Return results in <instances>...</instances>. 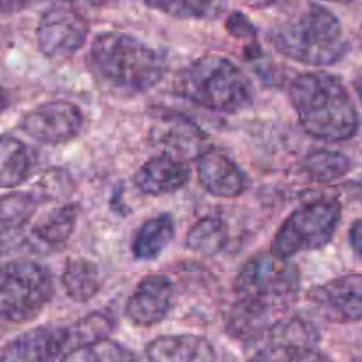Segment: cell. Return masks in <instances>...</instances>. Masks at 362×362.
<instances>
[{"label":"cell","mask_w":362,"mask_h":362,"mask_svg":"<svg viewBox=\"0 0 362 362\" xmlns=\"http://www.w3.org/2000/svg\"><path fill=\"white\" fill-rule=\"evenodd\" d=\"M200 186L212 197L237 198L250 187V177L230 156L221 151H205L197 158Z\"/></svg>","instance_id":"13"},{"label":"cell","mask_w":362,"mask_h":362,"mask_svg":"<svg viewBox=\"0 0 362 362\" xmlns=\"http://www.w3.org/2000/svg\"><path fill=\"white\" fill-rule=\"evenodd\" d=\"M299 288V269L272 253H260L250 258L235 278L237 297L267 304L279 315L296 303Z\"/></svg>","instance_id":"7"},{"label":"cell","mask_w":362,"mask_h":362,"mask_svg":"<svg viewBox=\"0 0 362 362\" xmlns=\"http://www.w3.org/2000/svg\"><path fill=\"white\" fill-rule=\"evenodd\" d=\"M32 0H0V14H11L18 13V11L25 9Z\"/></svg>","instance_id":"29"},{"label":"cell","mask_w":362,"mask_h":362,"mask_svg":"<svg viewBox=\"0 0 362 362\" xmlns=\"http://www.w3.org/2000/svg\"><path fill=\"white\" fill-rule=\"evenodd\" d=\"M148 362H214L216 350L204 336L166 334L145 346Z\"/></svg>","instance_id":"16"},{"label":"cell","mask_w":362,"mask_h":362,"mask_svg":"<svg viewBox=\"0 0 362 362\" xmlns=\"http://www.w3.org/2000/svg\"><path fill=\"white\" fill-rule=\"evenodd\" d=\"M262 345L255 350L247 362H334L318 346L290 345V343L262 339Z\"/></svg>","instance_id":"23"},{"label":"cell","mask_w":362,"mask_h":362,"mask_svg":"<svg viewBox=\"0 0 362 362\" xmlns=\"http://www.w3.org/2000/svg\"><path fill=\"white\" fill-rule=\"evenodd\" d=\"M290 101L303 129L318 140L346 141L361 127L352 95L343 81L327 71H308L293 78Z\"/></svg>","instance_id":"1"},{"label":"cell","mask_w":362,"mask_h":362,"mask_svg":"<svg viewBox=\"0 0 362 362\" xmlns=\"http://www.w3.org/2000/svg\"><path fill=\"white\" fill-rule=\"evenodd\" d=\"M37 48L46 59L66 60L85 45L88 21L66 4L49 7L37 23Z\"/></svg>","instance_id":"8"},{"label":"cell","mask_w":362,"mask_h":362,"mask_svg":"<svg viewBox=\"0 0 362 362\" xmlns=\"http://www.w3.org/2000/svg\"><path fill=\"white\" fill-rule=\"evenodd\" d=\"M308 299L317 304L329 320L339 324L362 322V276H343L313 286Z\"/></svg>","instance_id":"12"},{"label":"cell","mask_w":362,"mask_h":362,"mask_svg":"<svg viewBox=\"0 0 362 362\" xmlns=\"http://www.w3.org/2000/svg\"><path fill=\"white\" fill-rule=\"evenodd\" d=\"M191 179V168L187 163L172 152H163L147 159L134 173L133 182L141 193L152 197H163L179 191Z\"/></svg>","instance_id":"14"},{"label":"cell","mask_w":362,"mask_h":362,"mask_svg":"<svg viewBox=\"0 0 362 362\" xmlns=\"http://www.w3.org/2000/svg\"><path fill=\"white\" fill-rule=\"evenodd\" d=\"M113 331V318L106 313H90L69 327L71 349L108 338Z\"/></svg>","instance_id":"27"},{"label":"cell","mask_w":362,"mask_h":362,"mask_svg":"<svg viewBox=\"0 0 362 362\" xmlns=\"http://www.w3.org/2000/svg\"><path fill=\"white\" fill-rule=\"evenodd\" d=\"M325 2H334V4H350L352 0H325Z\"/></svg>","instance_id":"32"},{"label":"cell","mask_w":362,"mask_h":362,"mask_svg":"<svg viewBox=\"0 0 362 362\" xmlns=\"http://www.w3.org/2000/svg\"><path fill=\"white\" fill-rule=\"evenodd\" d=\"M71 350L69 327L41 325L7 343L0 362H53Z\"/></svg>","instance_id":"11"},{"label":"cell","mask_w":362,"mask_h":362,"mask_svg":"<svg viewBox=\"0 0 362 362\" xmlns=\"http://www.w3.org/2000/svg\"><path fill=\"white\" fill-rule=\"evenodd\" d=\"M59 362H136L133 350L105 338L67 350Z\"/></svg>","instance_id":"25"},{"label":"cell","mask_w":362,"mask_h":362,"mask_svg":"<svg viewBox=\"0 0 362 362\" xmlns=\"http://www.w3.org/2000/svg\"><path fill=\"white\" fill-rule=\"evenodd\" d=\"M148 7L179 20H218L228 0H144Z\"/></svg>","instance_id":"22"},{"label":"cell","mask_w":362,"mask_h":362,"mask_svg":"<svg viewBox=\"0 0 362 362\" xmlns=\"http://www.w3.org/2000/svg\"><path fill=\"white\" fill-rule=\"evenodd\" d=\"M170 127L168 131L165 129L163 134V140L168 147L175 148V156L179 154H187L191 158H198L202 154V145H204L205 136L198 131V127L191 126L189 122H184V120H175V122H168ZM180 158V156H179Z\"/></svg>","instance_id":"26"},{"label":"cell","mask_w":362,"mask_h":362,"mask_svg":"<svg viewBox=\"0 0 362 362\" xmlns=\"http://www.w3.org/2000/svg\"><path fill=\"white\" fill-rule=\"evenodd\" d=\"M52 274L34 260H11L0 265V318L23 324L37 318L52 300Z\"/></svg>","instance_id":"5"},{"label":"cell","mask_w":362,"mask_h":362,"mask_svg":"<svg viewBox=\"0 0 362 362\" xmlns=\"http://www.w3.org/2000/svg\"><path fill=\"white\" fill-rule=\"evenodd\" d=\"M78 205L67 204L48 212L32 228V237L42 246L60 247L69 240L76 228Z\"/></svg>","instance_id":"20"},{"label":"cell","mask_w":362,"mask_h":362,"mask_svg":"<svg viewBox=\"0 0 362 362\" xmlns=\"http://www.w3.org/2000/svg\"><path fill=\"white\" fill-rule=\"evenodd\" d=\"M251 7H269L272 4L279 2V0H246Z\"/></svg>","instance_id":"31"},{"label":"cell","mask_w":362,"mask_h":362,"mask_svg":"<svg viewBox=\"0 0 362 362\" xmlns=\"http://www.w3.org/2000/svg\"><path fill=\"white\" fill-rule=\"evenodd\" d=\"M7 105H9V94H7L6 88L0 85V112H4V110L7 108Z\"/></svg>","instance_id":"30"},{"label":"cell","mask_w":362,"mask_h":362,"mask_svg":"<svg viewBox=\"0 0 362 362\" xmlns=\"http://www.w3.org/2000/svg\"><path fill=\"white\" fill-rule=\"evenodd\" d=\"M300 168L311 182L329 184L349 175L350 170H352V161L343 152L322 148V151L308 154Z\"/></svg>","instance_id":"21"},{"label":"cell","mask_w":362,"mask_h":362,"mask_svg":"<svg viewBox=\"0 0 362 362\" xmlns=\"http://www.w3.org/2000/svg\"><path fill=\"white\" fill-rule=\"evenodd\" d=\"M20 127L39 144H67L80 134L83 127V113L74 103L46 101L25 113Z\"/></svg>","instance_id":"9"},{"label":"cell","mask_w":362,"mask_h":362,"mask_svg":"<svg viewBox=\"0 0 362 362\" xmlns=\"http://www.w3.org/2000/svg\"><path fill=\"white\" fill-rule=\"evenodd\" d=\"M279 318H283V315L269 308L267 304L246 299V297H237V300L226 315L225 327L230 338L246 343V345H255V343H260L264 339L269 329Z\"/></svg>","instance_id":"15"},{"label":"cell","mask_w":362,"mask_h":362,"mask_svg":"<svg viewBox=\"0 0 362 362\" xmlns=\"http://www.w3.org/2000/svg\"><path fill=\"white\" fill-rule=\"evenodd\" d=\"M60 2H80V0H60ZM87 2L95 4V2H99V0H87Z\"/></svg>","instance_id":"33"},{"label":"cell","mask_w":362,"mask_h":362,"mask_svg":"<svg viewBox=\"0 0 362 362\" xmlns=\"http://www.w3.org/2000/svg\"><path fill=\"white\" fill-rule=\"evenodd\" d=\"M173 237H175V221L172 216L163 212V214L147 219L134 235V258L145 262L154 260L172 244Z\"/></svg>","instance_id":"17"},{"label":"cell","mask_w":362,"mask_h":362,"mask_svg":"<svg viewBox=\"0 0 362 362\" xmlns=\"http://www.w3.org/2000/svg\"><path fill=\"white\" fill-rule=\"evenodd\" d=\"M88 62L99 81L124 95L147 92L163 80L166 71V60L158 49L115 30L95 35Z\"/></svg>","instance_id":"2"},{"label":"cell","mask_w":362,"mask_h":362,"mask_svg":"<svg viewBox=\"0 0 362 362\" xmlns=\"http://www.w3.org/2000/svg\"><path fill=\"white\" fill-rule=\"evenodd\" d=\"M62 285L67 297L74 303H87L94 299L103 285L99 267L87 258H71L62 272Z\"/></svg>","instance_id":"18"},{"label":"cell","mask_w":362,"mask_h":362,"mask_svg":"<svg viewBox=\"0 0 362 362\" xmlns=\"http://www.w3.org/2000/svg\"><path fill=\"white\" fill-rule=\"evenodd\" d=\"M175 299L172 279L152 274L141 279L126 303V317L138 327H152L168 317Z\"/></svg>","instance_id":"10"},{"label":"cell","mask_w":362,"mask_h":362,"mask_svg":"<svg viewBox=\"0 0 362 362\" xmlns=\"http://www.w3.org/2000/svg\"><path fill=\"white\" fill-rule=\"evenodd\" d=\"M341 221V204L338 198L324 197L303 205L283 221L271 243L274 257L288 260L303 251L327 246Z\"/></svg>","instance_id":"6"},{"label":"cell","mask_w":362,"mask_h":362,"mask_svg":"<svg viewBox=\"0 0 362 362\" xmlns=\"http://www.w3.org/2000/svg\"><path fill=\"white\" fill-rule=\"evenodd\" d=\"M32 156L27 145L9 134H0V189H11L28 179Z\"/></svg>","instance_id":"19"},{"label":"cell","mask_w":362,"mask_h":362,"mask_svg":"<svg viewBox=\"0 0 362 362\" xmlns=\"http://www.w3.org/2000/svg\"><path fill=\"white\" fill-rule=\"evenodd\" d=\"M67 182H69V175L64 170H48L42 173L41 180L37 182V202L52 200V198L64 197L67 191Z\"/></svg>","instance_id":"28"},{"label":"cell","mask_w":362,"mask_h":362,"mask_svg":"<svg viewBox=\"0 0 362 362\" xmlns=\"http://www.w3.org/2000/svg\"><path fill=\"white\" fill-rule=\"evenodd\" d=\"M179 95L221 113H237L251 106L255 88L250 76L226 57L202 55L184 67L175 80Z\"/></svg>","instance_id":"4"},{"label":"cell","mask_w":362,"mask_h":362,"mask_svg":"<svg viewBox=\"0 0 362 362\" xmlns=\"http://www.w3.org/2000/svg\"><path fill=\"white\" fill-rule=\"evenodd\" d=\"M271 41L281 55L306 66H332L349 53L341 21L318 4L283 21L272 30Z\"/></svg>","instance_id":"3"},{"label":"cell","mask_w":362,"mask_h":362,"mask_svg":"<svg viewBox=\"0 0 362 362\" xmlns=\"http://www.w3.org/2000/svg\"><path fill=\"white\" fill-rule=\"evenodd\" d=\"M228 243V226L221 218L207 216L194 223L186 235V246L202 255H218Z\"/></svg>","instance_id":"24"}]
</instances>
